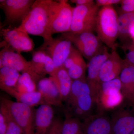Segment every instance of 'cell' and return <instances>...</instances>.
Here are the masks:
<instances>
[{
  "instance_id": "obj_1",
  "label": "cell",
  "mask_w": 134,
  "mask_h": 134,
  "mask_svg": "<svg viewBox=\"0 0 134 134\" xmlns=\"http://www.w3.org/2000/svg\"><path fill=\"white\" fill-rule=\"evenodd\" d=\"M65 102V116L83 120L91 115L95 102L86 77L73 81L71 91Z\"/></svg>"
},
{
  "instance_id": "obj_2",
  "label": "cell",
  "mask_w": 134,
  "mask_h": 134,
  "mask_svg": "<svg viewBox=\"0 0 134 134\" xmlns=\"http://www.w3.org/2000/svg\"><path fill=\"white\" fill-rule=\"evenodd\" d=\"M50 0H36L21 23L19 29L29 34L41 37L44 43L53 38L49 26L48 7Z\"/></svg>"
},
{
  "instance_id": "obj_3",
  "label": "cell",
  "mask_w": 134,
  "mask_h": 134,
  "mask_svg": "<svg viewBox=\"0 0 134 134\" xmlns=\"http://www.w3.org/2000/svg\"><path fill=\"white\" fill-rule=\"evenodd\" d=\"M118 17L113 6L99 9L96 21V31L102 43L112 50L117 47L119 37Z\"/></svg>"
},
{
  "instance_id": "obj_4",
  "label": "cell",
  "mask_w": 134,
  "mask_h": 134,
  "mask_svg": "<svg viewBox=\"0 0 134 134\" xmlns=\"http://www.w3.org/2000/svg\"><path fill=\"white\" fill-rule=\"evenodd\" d=\"M74 7L65 0H50L48 5L49 26L52 35L70 31Z\"/></svg>"
},
{
  "instance_id": "obj_5",
  "label": "cell",
  "mask_w": 134,
  "mask_h": 134,
  "mask_svg": "<svg viewBox=\"0 0 134 134\" xmlns=\"http://www.w3.org/2000/svg\"><path fill=\"white\" fill-rule=\"evenodd\" d=\"M0 104L9 111L21 129L23 134H35L36 110L24 103L12 101L3 97H1Z\"/></svg>"
},
{
  "instance_id": "obj_6",
  "label": "cell",
  "mask_w": 134,
  "mask_h": 134,
  "mask_svg": "<svg viewBox=\"0 0 134 134\" xmlns=\"http://www.w3.org/2000/svg\"><path fill=\"white\" fill-rule=\"evenodd\" d=\"M99 9L95 3L76 6L73 9L70 32L79 33L96 31V21Z\"/></svg>"
},
{
  "instance_id": "obj_7",
  "label": "cell",
  "mask_w": 134,
  "mask_h": 134,
  "mask_svg": "<svg viewBox=\"0 0 134 134\" xmlns=\"http://www.w3.org/2000/svg\"><path fill=\"white\" fill-rule=\"evenodd\" d=\"M62 36L71 41L83 57L88 61L100 52L104 47L100 39L93 32L73 33L69 32L62 34Z\"/></svg>"
},
{
  "instance_id": "obj_8",
  "label": "cell",
  "mask_w": 134,
  "mask_h": 134,
  "mask_svg": "<svg viewBox=\"0 0 134 134\" xmlns=\"http://www.w3.org/2000/svg\"><path fill=\"white\" fill-rule=\"evenodd\" d=\"M1 36L3 39L1 44L8 46L17 52H29L34 48V42L27 32L22 30L18 27L2 28Z\"/></svg>"
},
{
  "instance_id": "obj_9",
  "label": "cell",
  "mask_w": 134,
  "mask_h": 134,
  "mask_svg": "<svg viewBox=\"0 0 134 134\" xmlns=\"http://www.w3.org/2000/svg\"><path fill=\"white\" fill-rule=\"evenodd\" d=\"M110 54L107 47L104 46L100 52L89 61L87 65L86 80L91 90L93 100L97 104L101 90V83L99 77L100 68Z\"/></svg>"
},
{
  "instance_id": "obj_10",
  "label": "cell",
  "mask_w": 134,
  "mask_h": 134,
  "mask_svg": "<svg viewBox=\"0 0 134 134\" xmlns=\"http://www.w3.org/2000/svg\"><path fill=\"white\" fill-rule=\"evenodd\" d=\"M34 2V0H1L0 7L5 15L4 25L21 23Z\"/></svg>"
},
{
  "instance_id": "obj_11",
  "label": "cell",
  "mask_w": 134,
  "mask_h": 134,
  "mask_svg": "<svg viewBox=\"0 0 134 134\" xmlns=\"http://www.w3.org/2000/svg\"><path fill=\"white\" fill-rule=\"evenodd\" d=\"M73 47L71 41L61 36L56 38H53L47 43H43L39 48L50 55L56 69L63 66Z\"/></svg>"
},
{
  "instance_id": "obj_12",
  "label": "cell",
  "mask_w": 134,
  "mask_h": 134,
  "mask_svg": "<svg viewBox=\"0 0 134 134\" xmlns=\"http://www.w3.org/2000/svg\"><path fill=\"white\" fill-rule=\"evenodd\" d=\"M3 47L0 52V68L9 67L22 73L27 72L33 76L38 82V79L32 71L30 62L27 61L20 53L17 52L8 46Z\"/></svg>"
},
{
  "instance_id": "obj_13",
  "label": "cell",
  "mask_w": 134,
  "mask_h": 134,
  "mask_svg": "<svg viewBox=\"0 0 134 134\" xmlns=\"http://www.w3.org/2000/svg\"><path fill=\"white\" fill-rule=\"evenodd\" d=\"M30 62L32 71L39 81L46 75L50 76L52 75L55 71L52 58L44 50L40 48L34 52Z\"/></svg>"
},
{
  "instance_id": "obj_14",
  "label": "cell",
  "mask_w": 134,
  "mask_h": 134,
  "mask_svg": "<svg viewBox=\"0 0 134 134\" xmlns=\"http://www.w3.org/2000/svg\"><path fill=\"white\" fill-rule=\"evenodd\" d=\"M125 65V61L120 58L116 49L112 50L100 68L99 77L101 83L119 77Z\"/></svg>"
},
{
  "instance_id": "obj_15",
  "label": "cell",
  "mask_w": 134,
  "mask_h": 134,
  "mask_svg": "<svg viewBox=\"0 0 134 134\" xmlns=\"http://www.w3.org/2000/svg\"><path fill=\"white\" fill-rule=\"evenodd\" d=\"M113 134H129L134 129V115L129 110L120 107L110 119Z\"/></svg>"
},
{
  "instance_id": "obj_16",
  "label": "cell",
  "mask_w": 134,
  "mask_h": 134,
  "mask_svg": "<svg viewBox=\"0 0 134 134\" xmlns=\"http://www.w3.org/2000/svg\"><path fill=\"white\" fill-rule=\"evenodd\" d=\"M82 125L84 134H113L110 119L101 114L90 115Z\"/></svg>"
},
{
  "instance_id": "obj_17",
  "label": "cell",
  "mask_w": 134,
  "mask_h": 134,
  "mask_svg": "<svg viewBox=\"0 0 134 134\" xmlns=\"http://www.w3.org/2000/svg\"><path fill=\"white\" fill-rule=\"evenodd\" d=\"M37 90L41 92L46 104L63 107L59 92L51 77L40 80L37 83Z\"/></svg>"
},
{
  "instance_id": "obj_18",
  "label": "cell",
  "mask_w": 134,
  "mask_h": 134,
  "mask_svg": "<svg viewBox=\"0 0 134 134\" xmlns=\"http://www.w3.org/2000/svg\"><path fill=\"white\" fill-rule=\"evenodd\" d=\"M121 82V93L124 100L134 110V67L127 65L120 76Z\"/></svg>"
},
{
  "instance_id": "obj_19",
  "label": "cell",
  "mask_w": 134,
  "mask_h": 134,
  "mask_svg": "<svg viewBox=\"0 0 134 134\" xmlns=\"http://www.w3.org/2000/svg\"><path fill=\"white\" fill-rule=\"evenodd\" d=\"M52 106L43 104L36 109L35 134H46L54 119Z\"/></svg>"
},
{
  "instance_id": "obj_20",
  "label": "cell",
  "mask_w": 134,
  "mask_h": 134,
  "mask_svg": "<svg viewBox=\"0 0 134 134\" xmlns=\"http://www.w3.org/2000/svg\"><path fill=\"white\" fill-rule=\"evenodd\" d=\"M0 88L10 96L14 98L17 102L24 103L32 107L46 104L42 94L38 91L28 93H21L12 87L0 86Z\"/></svg>"
},
{
  "instance_id": "obj_21",
  "label": "cell",
  "mask_w": 134,
  "mask_h": 134,
  "mask_svg": "<svg viewBox=\"0 0 134 134\" xmlns=\"http://www.w3.org/2000/svg\"><path fill=\"white\" fill-rule=\"evenodd\" d=\"M52 77L59 92L63 102H65L71 91L73 81L63 67L55 70Z\"/></svg>"
},
{
  "instance_id": "obj_22",
  "label": "cell",
  "mask_w": 134,
  "mask_h": 134,
  "mask_svg": "<svg viewBox=\"0 0 134 134\" xmlns=\"http://www.w3.org/2000/svg\"><path fill=\"white\" fill-rule=\"evenodd\" d=\"M124 100L121 92H109L100 93L97 105L102 110H109L120 105Z\"/></svg>"
},
{
  "instance_id": "obj_23",
  "label": "cell",
  "mask_w": 134,
  "mask_h": 134,
  "mask_svg": "<svg viewBox=\"0 0 134 134\" xmlns=\"http://www.w3.org/2000/svg\"><path fill=\"white\" fill-rule=\"evenodd\" d=\"M37 82L33 76L27 72L23 73L14 88L21 93H28L38 91Z\"/></svg>"
},
{
  "instance_id": "obj_24",
  "label": "cell",
  "mask_w": 134,
  "mask_h": 134,
  "mask_svg": "<svg viewBox=\"0 0 134 134\" xmlns=\"http://www.w3.org/2000/svg\"><path fill=\"white\" fill-rule=\"evenodd\" d=\"M134 25V12L121 13L118 17L119 37L124 40L130 37V30Z\"/></svg>"
},
{
  "instance_id": "obj_25",
  "label": "cell",
  "mask_w": 134,
  "mask_h": 134,
  "mask_svg": "<svg viewBox=\"0 0 134 134\" xmlns=\"http://www.w3.org/2000/svg\"><path fill=\"white\" fill-rule=\"evenodd\" d=\"M21 75L14 69L7 67L0 68V86L14 88Z\"/></svg>"
},
{
  "instance_id": "obj_26",
  "label": "cell",
  "mask_w": 134,
  "mask_h": 134,
  "mask_svg": "<svg viewBox=\"0 0 134 134\" xmlns=\"http://www.w3.org/2000/svg\"><path fill=\"white\" fill-rule=\"evenodd\" d=\"M87 69V65L81 55L67 70L71 79L75 81L86 78L85 73Z\"/></svg>"
},
{
  "instance_id": "obj_27",
  "label": "cell",
  "mask_w": 134,
  "mask_h": 134,
  "mask_svg": "<svg viewBox=\"0 0 134 134\" xmlns=\"http://www.w3.org/2000/svg\"><path fill=\"white\" fill-rule=\"evenodd\" d=\"M62 134H84L82 122L75 117L65 116L63 125Z\"/></svg>"
},
{
  "instance_id": "obj_28",
  "label": "cell",
  "mask_w": 134,
  "mask_h": 134,
  "mask_svg": "<svg viewBox=\"0 0 134 134\" xmlns=\"http://www.w3.org/2000/svg\"><path fill=\"white\" fill-rule=\"evenodd\" d=\"M0 113L4 115L7 123V129L5 134H23L21 129L9 111L1 104H0Z\"/></svg>"
},
{
  "instance_id": "obj_29",
  "label": "cell",
  "mask_w": 134,
  "mask_h": 134,
  "mask_svg": "<svg viewBox=\"0 0 134 134\" xmlns=\"http://www.w3.org/2000/svg\"><path fill=\"white\" fill-rule=\"evenodd\" d=\"M121 87L119 76L111 81L101 83L100 93L109 92H120L121 91Z\"/></svg>"
},
{
  "instance_id": "obj_30",
  "label": "cell",
  "mask_w": 134,
  "mask_h": 134,
  "mask_svg": "<svg viewBox=\"0 0 134 134\" xmlns=\"http://www.w3.org/2000/svg\"><path fill=\"white\" fill-rule=\"evenodd\" d=\"M125 50V62L127 65L134 67V42L126 44L122 46Z\"/></svg>"
},
{
  "instance_id": "obj_31",
  "label": "cell",
  "mask_w": 134,
  "mask_h": 134,
  "mask_svg": "<svg viewBox=\"0 0 134 134\" xmlns=\"http://www.w3.org/2000/svg\"><path fill=\"white\" fill-rule=\"evenodd\" d=\"M81 54L79 53L76 48L74 46L72 51L70 53L66 60L63 67L65 69L68 70L72 66L75 62L79 58Z\"/></svg>"
},
{
  "instance_id": "obj_32",
  "label": "cell",
  "mask_w": 134,
  "mask_h": 134,
  "mask_svg": "<svg viewBox=\"0 0 134 134\" xmlns=\"http://www.w3.org/2000/svg\"><path fill=\"white\" fill-rule=\"evenodd\" d=\"M63 121L60 118L54 117L46 134H62Z\"/></svg>"
},
{
  "instance_id": "obj_33",
  "label": "cell",
  "mask_w": 134,
  "mask_h": 134,
  "mask_svg": "<svg viewBox=\"0 0 134 134\" xmlns=\"http://www.w3.org/2000/svg\"><path fill=\"white\" fill-rule=\"evenodd\" d=\"M121 13L134 12V0H121Z\"/></svg>"
},
{
  "instance_id": "obj_34",
  "label": "cell",
  "mask_w": 134,
  "mask_h": 134,
  "mask_svg": "<svg viewBox=\"0 0 134 134\" xmlns=\"http://www.w3.org/2000/svg\"><path fill=\"white\" fill-rule=\"evenodd\" d=\"M121 2V0H96L95 3L97 6L100 8L119 4Z\"/></svg>"
},
{
  "instance_id": "obj_35",
  "label": "cell",
  "mask_w": 134,
  "mask_h": 134,
  "mask_svg": "<svg viewBox=\"0 0 134 134\" xmlns=\"http://www.w3.org/2000/svg\"><path fill=\"white\" fill-rule=\"evenodd\" d=\"M7 129V123L4 115L0 113V134H5Z\"/></svg>"
},
{
  "instance_id": "obj_36",
  "label": "cell",
  "mask_w": 134,
  "mask_h": 134,
  "mask_svg": "<svg viewBox=\"0 0 134 134\" xmlns=\"http://www.w3.org/2000/svg\"><path fill=\"white\" fill-rule=\"evenodd\" d=\"M70 2L75 3L76 6L90 5L95 3L93 0H71Z\"/></svg>"
},
{
  "instance_id": "obj_37",
  "label": "cell",
  "mask_w": 134,
  "mask_h": 134,
  "mask_svg": "<svg viewBox=\"0 0 134 134\" xmlns=\"http://www.w3.org/2000/svg\"><path fill=\"white\" fill-rule=\"evenodd\" d=\"M130 37L132 39V41L134 42V25L130 28L129 32Z\"/></svg>"
},
{
  "instance_id": "obj_38",
  "label": "cell",
  "mask_w": 134,
  "mask_h": 134,
  "mask_svg": "<svg viewBox=\"0 0 134 134\" xmlns=\"http://www.w3.org/2000/svg\"><path fill=\"white\" fill-rule=\"evenodd\" d=\"M129 134H134V129L132 130V132H131Z\"/></svg>"
}]
</instances>
